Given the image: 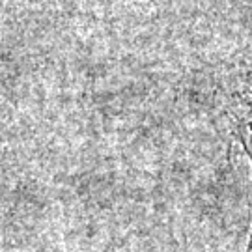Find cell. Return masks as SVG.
<instances>
[{
  "mask_svg": "<svg viewBox=\"0 0 252 252\" xmlns=\"http://www.w3.org/2000/svg\"><path fill=\"white\" fill-rule=\"evenodd\" d=\"M232 120H234L235 135L241 140V144H243L245 152H247L252 164V84L247 86V90L243 92V95L237 101V107L232 108ZM247 252H252V232Z\"/></svg>",
  "mask_w": 252,
  "mask_h": 252,
  "instance_id": "1",
  "label": "cell"
}]
</instances>
